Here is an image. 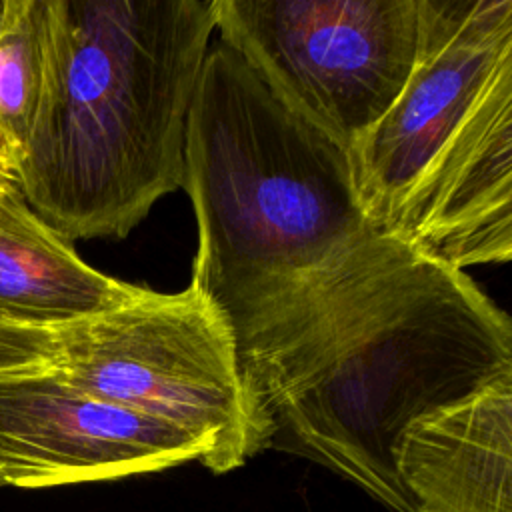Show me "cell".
I'll return each mask as SVG.
<instances>
[{
    "mask_svg": "<svg viewBox=\"0 0 512 512\" xmlns=\"http://www.w3.org/2000/svg\"><path fill=\"white\" fill-rule=\"evenodd\" d=\"M52 370L68 384L166 422L224 474L266 448L276 426L252 392L232 326L196 288L144 296L62 328Z\"/></svg>",
    "mask_w": 512,
    "mask_h": 512,
    "instance_id": "5b68a950",
    "label": "cell"
},
{
    "mask_svg": "<svg viewBox=\"0 0 512 512\" xmlns=\"http://www.w3.org/2000/svg\"><path fill=\"white\" fill-rule=\"evenodd\" d=\"M6 10H8V0H0V32H2V26L6 20Z\"/></svg>",
    "mask_w": 512,
    "mask_h": 512,
    "instance_id": "4fadbf2b",
    "label": "cell"
},
{
    "mask_svg": "<svg viewBox=\"0 0 512 512\" xmlns=\"http://www.w3.org/2000/svg\"><path fill=\"white\" fill-rule=\"evenodd\" d=\"M60 336L62 328H32L0 316V376L54 366Z\"/></svg>",
    "mask_w": 512,
    "mask_h": 512,
    "instance_id": "8fae6325",
    "label": "cell"
},
{
    "mask_svg": "<svg viewBox=\"0 0 512 512\" xmlns=\"http://www.w3.org/2000/svg\"><path fill=\"white\" fill-rule=\"evenodd\" d=\"M204 458L184 430L92 396L52 366L0 376V488H52Z\"/></svg>",
    "mask_w": 512,
    "mask_h": 512,
    "instance_id": "52a82bcc",
    "label": "cell"
},
{
    "mask_svg": "<svg viewBox=\"0 0 512 512\" xmlns=\"http://www.w3.org/2000/svg\"><path fill=\"white\" fill-rule=\"evenodd\" d=\"M18 188L16 180V168L14 164L6 158V154L0 150V196Z\"/></svg>",
    "mask_w": 512,
    "mask_h": 512,
    "instance_id": "7c38bea8",
    "label": "cell"
},
{
    "mask_svg": "<svg viewBox=\"0 0 512 512\" xmlns=\"http://www.w3.org/2000/svg\"><path fill=\"white\" fill-rule=\"evenodd\" d=\"M214 30L212 0H46L42 86L16 180L64 240L124 238L182 188Z\"/></svg>",
    "mask_w": 512,
    "mask_h": 512,
    "instance_id": "7a4b0ae2",
    "label": "cell"
},
{
    "mask_svg": "<svg viewBox=\"0 0 512 512\" xmlns=\"http://www.w3.org/2000/svg\"><path fill=\"white\" fill-rule=\"evenodd\" d=\"M46 0H8L0 32V150L18 166L38 94L44 64Z\"/></svg>",
    "mask_w": 512,
    "mask_h": 512,
    "instance_id": "30bf717a",
    "label": "cell"
},
{
    "mask_svg": "<svg viewBox=\"0 0 512 512\" xmlns=\"http://www.w3.org/2000/svg\"><path fill=\"white\" fill-rule=\"evenodd\" d=\"M198 224L196 286L238 348L358 246L364 214L350 154L286 108L226 44L208 48L184 136Z\"/></svg>",
    "mask_w": 512,
    "mask_h": 512,
    "instance_id": "3957f363",
    "label": "cell"
},
{
    "mask_svg": "<svg viewBox=\"0 0 512 512\" xmlns=\"http://www.w3.org/2000/svg\"><path fill=\"white\" fill-rule=\"evenodd\" d=\"M148 288L88 266L68 240L26 204L18 188L0 196V316L60 330L138 300Z\"/></svg>",
    "mask_w": 512,
    "mask_h": 512,
    "instance_id": "9c48e42d",
    "label": "cell"
},
{
    "mask_svg": "<svg viewBox=\"0 0 512 512\" xmlns=\"http://www.w3.org/2000/svg\"><path fill=\"white\" fill-rule=\"evenodd\" d=\"M214 28L296 116L350 150L418 56V0H212Z\"/></svg>",
    "mask_w": 512,
    "mask_h": 512,
    "instance_id": "8992f818",
    "label": "cell"
},
{
    "mask_svg": "<svg viewBox=\"0 0 512 512\" xmlns=\"http://www.w3.org/2000/svg\"><path fill=\"white\" fill-rule=\"evenodd\" d=\"M238 356L276 430L392 512H418L394 444L412 420L512 376V322L464 270L376 234Z\"/></svg>",
    "mask_w": 512,
    "mask_h": 512,
    "instance_id": "6da1fadb",
    "label": "cell"
},
{
    "mask_svg": "<svg viewBox=\"0 0 512 512\" xmlns=\"http://www.w3.org/2000/svg\"><path fill=\"white\" fill-rule=\"evenodd\" d=\"M392 460L418 512H512V376L412 420Z\"/></svg>",
    "mask_w": 512,
    "mask_h": 512,
    "instance_id": "ba28073f",
    "label": "cell"
},
{
    "mask_svg": "<svg viewBox=\"0 0 512 512\" xmlns=\"http://www.w3.org/2000/svg\"><path fill=\"white\" fill-rule=\"evenodd\" d=\"M412 74L348 150L376 230L456 270L512 256V0H418Z\"/></svg>",
    "mask_w": 512,
    "mask_h": 512,
    "instance_id": "277c9868",
    "label": "cell"
}]
</instances>
